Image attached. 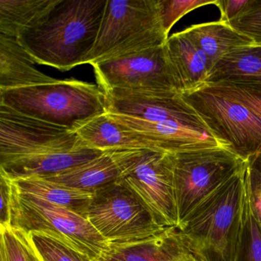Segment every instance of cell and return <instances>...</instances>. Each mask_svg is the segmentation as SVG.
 <instances>
[{
    "label": "cell",
    "instance_id": "20",
    "mask_svg": "<svg viewBox=\"0 0 261 261\" xmlns=\"http://www.w3.org/2000/svg\"><path fill=\"white\" fill-rule=\"evenodd\" d=\"M206 83H224L261 91V46L240 47L214 66Z\"/></svg>",
    "mask_w": 261,
    "mask_h": 261
},
{
    "label": "cell",
    "instance_id": "34",
    "mask_svg": "<svg viewBox=\"0 0 261 261\" xmlns=\"http://www.w3.org/2000/svg\"><path fill=\"white\" fill-rule=\"evenodd\" d=\"M0 261H7L5 254H4V251L2 250H0Z\"/></svg>",
    "mask_w": 261,
    "mask_h": 261
},
{
    "label": "cell",
    "instance_id": "19",
    "mask_svg": "<svg viewBox=\"0 0 261 261\" xmlns=\"http://www.w3.org/2000/svg\"><path fill=\"white\" fill-rule=\"evenodd\" d=\"M35 64L16 39L0 36V91L51 83L56 80L39 71Z\"/></svg>",
    "mask_w": 261,
    "mask_h": 261
},
{
    "label": "cell",
    "instance_id": "3",
    "mask_svg": "<svg viewBox=\"0 0 261 261\" xmlns=\"http://www.w3.org/2000/svg\"><path fill=\"white\" fill-rule=\"evenodd\" d=\"M158 0H108L97 42L85 64L94 65L163 46Z\"/></svg>",
    "mask_w": 261,
    "mask_h": 261
},
{
    "label": "cell",
    "instance_id": "31",
    "mask_svg": "<svg viewBox=\"0 0 261 261\" xmlns=\"http://www.w3.org/2000/svg\"><path fill=\"white\" fill-rule=\"evenodd\" d=\"M0 225H11V184L0 173Z\"/></svg>",
    "mask_w": 261,
    "mask_h": 261
},
{
    "label": "cell",
    "instance_id": "13",
    "mask_svg": "<svg viewBox=\"0 0 261 261\" xmlns=\"http://www.w3.org/2000/svg\"><path fill=\"white\" fill-rule=\"evenodd\" d=\"M144 150L117 149L103 151L83 164L42 178L77 190L94 192L102 186L117 181L126 168Z\"/></svg>",
    "mask_w": 261,
    "mask_h": 261
},
{
    "label": "cell",
    "instance_id": "29",
    "mask_svg": "<svg viewBox=\"0 0 261 261\" xmlns=\"http://www.w3.org/2000/svg\"><path fill=\"white\" fill-rule=\"evenodd\" d=\"M225 91L230 97L250 108L261 118V91L239 85L213 83Z\"/></svg>",
    "mask_w": 261,
    "mask_h": 261
},
{
    "label": "cell",
    "instance_id": "26",
    "mask_svg": "<svg viewBox=\"0 0 261 261\" xmlns=\"http://www.w3.org/2000/svg\"><path fill=\"white\" fill-rule=\"evenodd\" d=\"M227 22L254 45L261 46V0H248L242 10Z\"/></svg>",
    "mask_w": 261,
    "mask_h": 261
},
{
    "label": "cell",
    "instance_id": "6",
    "mask_svg": "<svg viewBox=\"0 0 261 261\" xmlns=\"http://www.w3.org/2000/svg\"><path fill=\"white\" fill-rule=\"evenodd\" d=\"M86 218L109 245L144 241L168 228L119 180L94 191Z\"/></svg>",
    "mask_w": 261,
    "mask_h": 261
},
{
    "label": "cell",
    "instance_id": "11",
    "mask_svg": "<svg viewBox=\"0 0 261 261\" xmlns=\"http://www.w3.org/2000/svg\"><path fill=\"white\" fill-rule=\"evenodd\" d=\"M79 144L73 129L0 105V163Z\"/></svg>",
    "mask_w": 261,
    "mask_h": 261
},
{
    "label": "cell",
    "instance_id": "17",
    "mask_svg": "<svg viewBox=\"0 0 261 261\" xmlns=\"http://www.w3.org/2000/svg\"><path fill=\"white\" fill-rule=\"evenodd\" d=\"M164 47L180 94L194 91L207 82L212 71L208 59L184 32L172 35Z\"/></svg>",
    "mask_w": 261,
    "mask_h": 261
},
{
    "label": "cell",
    "instance_id": "2",
    "mask_svg": "<svg viewBox=\"0 0 261 261\" xmlns=\"http://www.w3.org/2000/svg\"><path fill=\"white\" fill-rule=\"evenodd\" d=\"M248 210L247 161L177 228L198 261H237Z\"/></svg>",
    "mask_w": 261,
    "mask_h": 261
},
{
    "label": "cell",
    "instance_id": "25",
    "mask_svg": "<svg viewBox=\"0 0 261 261\" xmlns=\"http://www.w3.org/2000/svg\"><path fill=\"white\" fill-rule=\"evenodd\" d=\"M0 250L7 261H42L27 232L12 225H0Z\"/></svg>",
    "mask_w": 261,
    "mask_h": 261
},
{
    "label": "cell",
    "instance_id": "10",
    "mask_svg": "<svg viewBox=\"0 0 261 261\" xmlns=\"http://www.w3.org/2000/svg\"><path fill=\"white\" fill-rule=\"evenodd\" d=\"M118 180L143 201L160 225L178 227L174 153L146 149L126 168Z\"/></svg>",
    "mask_w": 261,
    "mask_h": 261
},
{
    "label": "cell",
    "instance_id": "28",
    "mask_svg": "<svg viewBox=\"0 0 261 261\" xmlns=\"http://www.w3.org/2000/svg\"><path fill=\"white\" fill-rule=\"evenodd\" d=\"M237 261H261V231L250 207Z\"/></svg>",
    "mask_w": 261,
    "mask_h": 261
},
{
    "label": "cell",
    "instance_id": "23",
    "mask_svg": "<svg viewBox=\"0 0 261 261\" xmlns=\"http://www.w3.org/2000/svg\"><path fill=\"white\" fill-rule=\"evenodd\" d=\"M59 0H0V36L17 39L53 10Z\"/></svg>",
    "mask_w": 261,
    "mask_h": 261
},
{
    "label": "cell",
    "instance_id": "22",
    "mask_svg": "<svg viewBox=\"0 0 261 261\" xmlns=\"http://www.w3.org/2000/svg\"><path fill=\"white\" fill-rule=\"evenodd\" d=\"M10 181L12 186L20 193L39 197L53 204L71 209L87 218L94 192L77 190L39 176Z\"/></svg>",
    "mask_w": 261,
    "mask_h": 261
},
{
    "label": "cell",
    "instance_id": "9",
    "mask_svg": "<svg viewBox=\"0 0 261 261\" xmlns=\"http://www.w3.org/2000/svg\"><path fill=\"white\" fill-rule=\"evenodd\" d=\"M164 45L94 65L97 85L107 95L131 94L174 97L181 94Z\"/></svg>",
    "mask_w": 261,
    "mask_h": 261
},
{
    "label": "cell",
    "instance_id": "14",
    "mask_svg": "<svg viewBox=\"0 0 261 261\" xmlns=\"http://www.w3.org/2000/svg\"><path fill=\"white\" fill-rule=\"evenodd\" d=\"M108 111L151 122L178 120L207 127L181 94L174 97L114 94L108 96Z\"/></svg>",
    "mask_w": 261,
    "mask_h": 261
},
{
    "label": "cell",
    "instance_id": "30",
    "mask_svg": "<svg viewBox=\"0 0 261 261\" xmlns=\"http://www.w3.org/2000/svg\"><path fill=\"white\" fill-rule=\"evenodd\" d=\"M247 193L250 212L261 231V174L248 163Z\"/></svg>",
    "mask_w": 261,
    "mask_h": 261
},
{
    "label": "cell",
    "instance_id": "4",
    "mask_svg": "<svg viewBox=\"0 0 261 261\" xmlns=\"http://www.w3.org/2000/svg\"><path fill=\"white\" fill-rule=\"evenodd\" d=\"M0 105L73 129L80 122L107 112L108 97L97 85L56 79L51 83L0 91Z\"/></svg>",
    "mask_w": 261,
    "mask_h": 261
},
{
    "label": "cell",
    "instance_id": "16",
    "mask_svg": "<svg viewBox=\"0 0 261 261\" xmlns=\"http://www.w3.org/2000/svg\"><path fill=\"white\" fill-rule=\"evenodd\" d=\"M97 261H198L187 247L177 227L132 244L110 245Z\"/></svg>",
    "mask_w": 261,
    "mask_h": 261
},
{
    "label": "cell",
    "instance_id": "8",
    "mask_svg": "<svg viewBox=\"0 0 261 261\" xmlns=\"http://www.w3.org/2000/svg\"><path fill=\"white\" fill-rule=\"evenodd\" d=\"M246 164V160L227 146L201 148L174 153V182L178 224Z\"/></svg>",
    "mask_w": 261,
    "mask_h": 261
},
{
    "label": "cell",
    "instance_id": "18",
    "mask_svg": "<svg viewBox=\"0 0 261 261\" xmlns=\"http://www.w3.org/2000/svg\"><path fill=\"white\" fill-rule=\"evenodd\" d=\"M73 130L85 146L97 150L117 149L162 150L152 140L123 127L113 120L107 112L80 122Z\"/></svg>",
    "mask_w": 261,
    "mask_h": 261
},
{
    "label": "cell",
    "instance_id": "33",
    "mask_svg": "<svg viewBox=\"0 0 261 261\" xmlns=\"http://www.w3.org/2000/svg\"><path fill=\"white\" fill-rule=\"evenodd\" d=\"M247 163L256 169L261 174V154L253 155L247 160Z\"/></svg>",
    "mask_w": 261,
    "mask_h": 261
},
{
    "label": "cell",
    "instance_id": "1",
    "mask_svg": "<svg viewBox=\"0 0 261 261\" xmlns=\"http://www.w3.org/2000/svg\"><path fill=\"white\" fill-rule=\"evenodd\" d=\"M108 0H59L17 42L36 63L60 71L84 65L95 45Z\"/></svg>",
    "mask_w": 261,
    "mask_h": 261
},
{
    "label": "cell",
    "instance_id": "15",
    "mask_svg": "<svg viewBox=\"0 0 261 261\" xmlns=\"http://www.w3.org/2000/svg\"><path fill=\"white\" fill-rule=\"evenodd\" d=\"M103 152L84 144L59 148L0 163V173L10 179L51 176L83 164Z\"/></svg>",
    "mask_w": 261,
    "mask_h": 261
},
{
    "label": "cell",
    "instance_id": "12",
    "mask_svg": "<svg viewBox=\"0 0 261 261\" xmlns=\"http://www.w3.org/2000/svg\"><path fill=\"white\" fill-rule=\"evenodd\" d=\"M108 116L126 129L152 140L162 150L175 152L201 148L225 146L207 127L178 121L151 122L107 111Z\"/></svg>",
    "mask_w": 261,
    "mask_h": 261
},
{
    "label": "cell",
    "instance_id": "7",
    "mask_svg": "<svg viewBox=\"0 0 261 261\" xmlns=\"http://www.w3.org/2000/svg\"><path fill=\"white\" fill-rule=\"evenodd\" d=\"M11 225L27 233L41 231L57 236L94 261L110 247L85 217L39 197L20 193L12 185Z\"/></svg>",
    "mask_w": 261,
    "mask_h": 261
},
{
    "label": "cell",
    "instance_id": "21",
    "mask_svg": "<svg viewBox=\"0 0 261 261\" xmlns=\"http://www.w3.org/2000/svg\"><path fill=\"white\" fill-rule=\"evenodd\" d=\"M183 32L206 55L212 69L230 51L253 44L251 39L233 30L224 21L191 25Z\"/></svg>",
    "mask_w": 261,
    "mask_h": 261
},
{
    "label": "cell",
    "instance_id": "5",
    "mask_svg": "<svg viewBox=\"0 0 261 261\" xmlns=\"http://www.w3.org/2000/svg\"><path fill=\"white\" fill-rule=\"evenodd\" d=\"M214 137L247 161L261 154V118L218 85L205 83L181 94Z\"/></svg>",
    "mask_w": 261,
    "mask_h": 261
},
{
    "label": "cell",
    "instance_id": "24",
    "mask_svg": "<svg viewBox=\"0 0 261 261\" xmlns=\"http://www.w3.org/2000/svg\"><path fill=\"white\" fill-rule=\"evenodd\" d=\"M27 233L42 261H94L89 255L57 236L41 231Z\"/></svg>",
    "mask_w": 261,
    "mask_h": 261
},
{
    "label": "cell",
    "instance_id": "32",
    "mask_svg": "<svg viewBox=\"0 0 261 261\" xmlns=\"http://www.w3.org/2000/svg\"><path fill=\"white\" fill-rule=\"evenodd\" d=\"M248 0H217L216 6L221 12L220 21L229 22L245 7Z\"/></svg>",
    "mask_w": 261,
    "mask_h": 261
},
{
    "label": "cell",
    "instance_id": "27",
    "mask_svg": "<svg viewBox=\"0 0 261 261\" xmlns=\"http://www.w3.org/2000/svg\"><path fill=\"white\" fill-rule=\"evenodd\" d=\"M217 0H158L163 28L169 35L171 29L181 17L206 5H215Z\"/></svg>",
    "mask_w": 261,
    "mask_h": 261
}]
</instances>
